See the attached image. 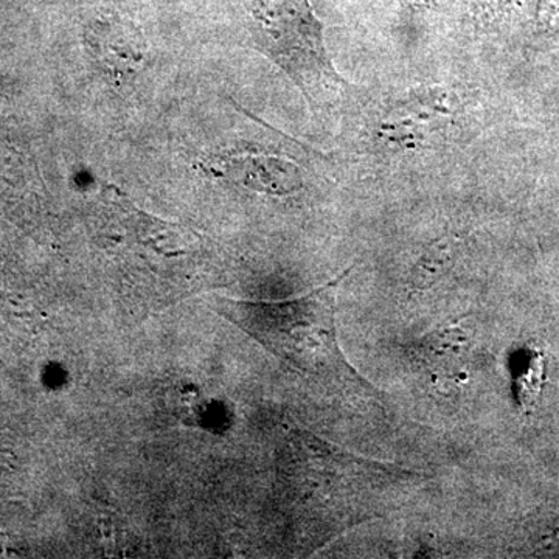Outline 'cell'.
<instances>
[{
    "label": "cell",
    "instance_id": "obj_1",
    "mask_svg": "<svg viewBox=\"0 0 559 559\" xmlns=\"http://www.w3.org/2000/svg\"><path fill=\"white\" fill-rule=\"evenodd\" d=\"M349 272L297 299L245 301L218 297L213 310L300 373L347 395L381 399L348 362L340 345L337 289Z\"/></svg>",
    "mask_w": 559,
    "mask_h": 559
},
{
    "label": "cell",
    "instance_id": "obj_2",
    "mask_svg": "<svg viewBox=\"0 0 559 559\" xmlns=\"http://www.w3.org/2000/svg\"><path fill=\"white\" fill-rule=\"evenodd\" d=\"M249 46L277 66L314 114L336 106L348 83L334 68L310 0H240Z\"/></svg>",
    "mask_w": 559,
    "mask_h": 559
},
{
    "label": "cell",
    "instance_id": "obj_3",
    "mask_svg": "<svg viewBox=\"0 0 559 559\" xmlns=\"http://www.w3.org/2000/svg\"><path fill=\"white\" fill-rule=\"evenodd\" d=\"M455 112V98L443 87H423L389 109L380 124V138L396 150L425 148L441 120Z\"/></svg>",
    "mask_w": 559,
    "mask_h": 559
},
{
    "label": "cell",
    "instance_id": "obj_4",
    "mask_svg": "<svg viewBox=\"0 0 559 559\" xmlns=\"http://www.w3.org/2000/svg\"><path fill=\"white\" fill-rule=\"evenodd\" d=\"M215 167L230 178L240 180L246 187L272 194H288L300 187L296 165L266 154L221 156Z\"/></svg>",
    "mask_w": 559,
    "mask_h": 559
},
{
    "label": "cell",
    "instance_id": "obj_5",
    "mask_svg": "<svg viewBox=\"0 0 559 559\" xmlns=\"http://www.w3.org/2000/svg\"><path fill=\"white\" fill-rule=\"evenodd\" d=\"M459 250L460 238L457 237H448L447 235V237L432 242L419 257L414 271H412L409 285L412 296L432 288L440 278H443L454 266Z\"/></svg>",
    "mask_w": 559,
    "mask_h": 559
},
{
    "label": "cell",
    "instance_id": "obj_6",
    "mask_svg": "<svg viewBox=\"0 0 559 559\" xmlns=\"http://www.w3.org/2000/svg\"><path fill=\"white\" fill-rule=\"evenodd\" d=\"M544 381V358L539 353L530 356L525 369L518 377V396L524 411H532L538 403Z\"/></svg>",
    "mask_w": 559,
    "mask_h": 559
},
{
    "label": "cell",
    "instance_id": "obj_7",
    "mask_svg": "<svg viewBox=\"0 0 559 559\" xmlns=\"http://www.w3.org/2000/svg\"><path fill=\"white\" fill-rule=\"evenodd\" d=\"M406 2L412 10H425L426 7L430 5V2H432V0H406Z\"/></svg>",
    "mask_w": 559,
    "mask_h": 559
}]
</instances>
